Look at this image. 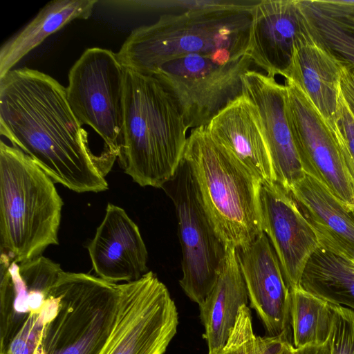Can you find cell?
<instances>
[{"mask_svg":"<svg viewBox=\"0 0 354 354\" xmlns=\"http://www.w3.org/2000/svg\"><path fill=\"white\" fill-rule=\"evenodd\" d=\"M0 133L55 183L77 193L108 189L116 158L92 152L66 88L51 76L24 67L0 78Z\"/></svg>","mask_w":354,"mask_h":354,"instance_id":"obj_1","label":"cell"},{"mask_svg":"<svg viewBox=\"0 0 354 354\" xmlns=\"http://www.w3.org/2000/svg\"><path fill=\"white\" fill-rule=\"evenodd\" d=\"M252 10L205 9L164 15L156 23L133 30L116 54L125 68L147 75L190 54L210 55L227 63L247 54Z\"/></svg>","mask_w":354,"mask_h":354,"instance_id":"obj_2","label":"cell"},{"mask_svg":"<svg viewBox=\"0 0 354 354\" xmlns=\"http://www.w3.org/2000/svg\"><path fill=\"white\" fill-rule=\"evenodd\" d=\"M124 171L142 187H162L183 158L188 127L172 95L154 75L125 68Z\"/></svg>","mask_w":354,"mask_h":354,"instance_id":"obj_3","label":"cell"},{"mask_svg":"<svg viewBox=\"0 0 354 354\" xmlns=\"http://www.w3.org/2000/svg\"><path fill=\"white\" fill-rule=\"evenodd\" d=\"M62 207L55 182L30 156L1 141V251L21 263L58 245Z\"/></svg>","mask_w":354,"mask_h":354,"instance_id":"obj_4","label":"cell"},{"mask_svg":"<svg viewBox=\"0 0 354 354\" xmlns=\"http://www.w3.org/2000/svg\"><path fill=\"white\" fill-rule=\"evenodd\" d=\"M183 156L192 169L210 220L227 247L245 248L263 233L261 183L214 141L205 127L192 130Z\"/></svg>","mask_w":354,"mask_h":354,"instance_id":"obj_5","label":"cell"},{"mask_svg":"<svg viewBox=\"0 0 354 354\" xmlns=\"http://www.w3.org/2000/svg\"><path fill=\"white\" fill-rule=\"evenodd\" d=\"M51 291L57 309L36 354H101L115 324L121 283L62 270Z\"/></svg>","mask_w":354,"mask_h":354,"instance_id":"obj_6","label":"cell"},{"mask_svg":"<svg viewBox=\"0 0 354 354\" xmlns=\"http://www.w3.org/2000/svg\"><path fill=\"white\" fill-rule=\"evenodd\" d=\"M162 188L171 198L177 216L183 252L179 283L187 297L199 305L216 283L227 247L210 220L192 169L183 156Z\"/></svg>","mask_w":354,"mask_h":354,"instance_id":"obj_7","label":"cell"},{"mask_svg":"<svg viewBox=\"0 0 354 354\" xmlns=\"http://www.w3.org/2000/svg\"><path fill=\"white\" fill-rule=\"evenodd\" d=\"M125 68L112 50L87 48L71 68L66 88L80 124L102 138L104 151L119 158L124 148Z\"/></svg>","mask_w":354,"mask_h":354,"instance_id":"obj_8","label":"cell"},{"mask_svg":"<svg viewBox=\"0 0 354 354\" xmlns=\"http://www.w3.org/2000/svg\"><path fill=\"white\" fill-rule=\"evenodd\" d=\"M252 63L248 54L227 63L210 55L190 54L162 64L154 76L171 93L192 130L207 126L243 95L241 78Z\"/></svg>","mask_w":354,"mask_h":354,"instance_id":"obj_9","label":"cell"},{"mask_svg":"<svg viewBox=\"0 0 354 354\" xmlns=\"http://www.w3.org/2000/svg\"><path fill=\"white\" fill-rule=\"evenodd\" d=\"M178 317L168 289L151 271L121 283L114 328L101 354H163Z\"/></svg>","mask_w":354,"mask_h":354,"instance_id":"obj_10","label":"cell"},{"mask_svg":"<svg viewBox=\"0 0 354 354\" xmlns=\"http://www.w3.org/2000/svg\"><path fill=\"white\" fill-rule=\"evenodd\" d=\"M285 85L287 118L305 172L353 210L354 178L335 130L297 85Z\"/></svg>","mask_w":354,"mask_h":354,"instance_id":"obj_11","label":"cell"},{"mask_svg":"<svg viewBox=\"0 0 354 354\" xmlns=\"http://www.w3.org/2000/svg\"><path fill=\"white\" fill-rule=\"evenodd\" d=\"M259 198L263 232L288 287H299L308 261L320 247L317 234L289 193L277 184H261Z\"/></svg>","mask_w":354,"mask_h":354,"instance_id":"obj_12","label":"cell"},{"mask_svg":"<svg viewBox=\"0 0 354 354\" xmlns=\"http://www.w3.org/2000/svg\"><path fill=\"white\" fill-rule=\"evenodd\" d=\"M243 94L256 106L271 160L274 182L288 192L306 174L286 114V85L249 70L242 76Z\"/></svg>","mask_w":354,"mask_h":354,"instance_id":"obj_13","label":"cell"},{"mask_svg":"<svg viewBox=\"0 0 354 354\" xmlns=\"http://www.w3.org/2000/svg\"><path fill=\"white\" fill-rule=\"evenodd\" d=\"M236 251L250 306L263 324L267 336L288 339L290 289L268 237L263 232Z\"/></svg>","mask_w":354,"mask_h":354,"instance_id":"obj_14","label":"cell"},{"mask_svg":"<svg viewBox=\"0 0 354 354\" xmlns=\"http://www.w3.org/2000/svg\"><path fill=\"white\" fill-rule=\"evenodd\" d=\"M305 28L299 0H259L252 10L247 54L268 76L286 78Z\"/></svg>","mask_w":354,"mask_h":354,"instance_id":"obj_15","label":"cell"},{"mask_svg":"<svg viewBox=\"0 0 354 354\" xmlns=\"http://www.w3.org/2000/svg\"><path fill=\"white\" fill-rule=\"evenodd\" d=\"M87 249L95 272L109 282H130L147 272L148 252L138 225L112 203Z\"/></svg>","mask_w":354,"mask_h":354,"instance_id":"obj_16","label":"cell"},{"mask_svg":"<svg viewBox=\"0 0 354 354\" xmlns=\"http://www.w3.org/2000/svg\"><path fill=\"white\" fill-rule=\"evenodd\" d=\"M205 129L261 184L274 183L271 160L259 114L254 103L241 95L215 115Z\"/></svg>","mask_w":354,"mask_h":354,"instance_id":"obj_17","label":"cell"},{"mask_svg":"<svg viewBox=\"0 0 354 354\" xmlns=\"http://www.w3.org/2000/svg\"><path fill=\"white\" fill-rule=\"evenodd\" d=\"M288 193L315 230L320 247L354 259V211L306 173Z\"/></svg>","mask_w":354,"mask_h":354,"instance_id":"obj_18","label":"cell"},{"mask_svg":"<svg viewBox=\"0 0 354 354\" xmlns=\"http://www.w3.org/2000/svg\"><path fill=\"white\" fill-rule=\"evenodd\" d=\"M344 68V63L315 39L306 26L295 46L286 80L297 85L321 115L331 122L337 109Z\"/></svg>","mask_w":354,"mask_h":354,"instance_id":"obj_19","label":"cell"},{"mask_svg":"<svg viewBox=\"0 0 354 354\" xmlns=\"http://www.w3.org/2000/svg\"><path fill=\"white\" fill-rule=\"evenodd\" d=\"M248 294L236 249L227 247L222 270L213 288L199 304L208 354L218 353L226 344L239 312L247 305Z\"/></svg>","mask_w":354,"mask_h":354,"instance_id":"obj_20","label":"cell"},{"mask_svg":"<svg viewBox=\"0 0 354 354\" xmlns=\"http://www.w3.org/2000/svg\"><path fill=\"white\" fill-rule=\"evenodd\" d=\"M96 3V0H55L48 3L1 46L0 78L48 36L75 19L88 18Z\"/></svg>","mask_w":354,"mask_h":354,"instance_id":"obj_21","label":"cell"},{"mask_svg":"<svg viewBox=\"0 0 354 354\" xmlns=\"http://www.w3.org/2000/svg\"><path fill=\"white\" fill-rule=\"evenodd\" d=\"M300 286L331 304L354 310V263L322 247L308 261Z\"/></svg>","mask_w":354,"mask_h":354,"instance_id":"obj_22","label":"cell"},{"mask_svg":"<svg viewBox=\"0 0 354 354\" xmlns=\"http://www.w3.org/2000/svg\"><path fill=\"white\" fill-rule=\"evenodd\" d=\"M290 318L295 348L328 341L333 324L331 304L301 286L290 289Z\"/></svg>","mask_w":354,"mask_h":354,"instance_id":"obj_23","label":"cell"},{"mask_svg":"<svg viewBox=\"0 0 354 354\" xmlns=\"http://www.w3.org/2000/svg\"><path fill=\"white\" fill-rule=\"evenodd\" d=\"M306 26L313 37L342 62L354 68V30L315 6L299 0Z\"/></svg>","mask_w":354,"mask_h":354,"instance_id":"obj_24","label":"cell"},{"mask_svg":"<svg viewBox=\"0 0 354 354\" xmlns=\"http://www.w3.org/2000/svg\"><path fill=\"white\" fill-rule=\"evenodd\" d=\"M57 309V301L50 291L43 308L30 311L6 348L0 354H36L41 342L46 323Z\"/></svg>","mask_w":354,"mask_h":354,"instance_id":"obj_25","label":"cell"},{"mask_svg":"<svg viewBox=\"0 0 354 354\" xmlns=\"http://www.w3.org/2000/svg\"><path fill=\"white\" fill-rule=\"evenodd\" d=\"M331 305L333 318L329 337L330 354H354V310Z\"/></svg>","mask_w":354,"mask_h":354,"instance_id":"obj_26","label":"cell"},{"mask_svg":"<svg viewBox=\"0 0 354 354\" xmlns=\"http://www.w3.org/2000/svg\"><path fill=\"white\" fill-rule=\"evenodd\" d=\"M252 316L247 305L238 314L234 329L224 347L216 354H254L257 344Z\"/></svg>","mask_w":354,"mask_h":354,"instance_id":"obj_27","label":"cell"},{"mask_svg":"<svg viewBox=\"0 0 354 354\" xmlns=\"http://www.w3.org/2000/svg\"><path fill=\"white\" fill-rule=\"evenodd\" d=\"M328 122L336 133L345 160L354 178V117L342 93L339 97L335 116L333 121Z\"/></svg>","mask_w":354,"mask_h":354,"instance_id":"obj_28","label":"cell"},{"mask_svg":"<svg viewBox=\"0 0 354 354\" xmlns=\"http://www.w3.org/2000/svg\"><path fill=\"white\" fill-rule=\"evenodd\" d=\"M293 345L283 337L258 336L254 354H293Z\"/></svg>","mask_w":354,"mask_h":354,"instance_id":"obj_29","label":"cell"},{"mask_svg":"<svg viewBox=\"0 0 354 354\" xmlns=\"http://www.w3.org/2000/svg\"><path fill=\"white\" fill-rule=\"evenodd\" d=\"M340 91L354 117V68L347 64H344L341 77Z\"/></svg>","mask_w":354,"mask_h":354,"instance_id":"obj_30","label":"cell"},{"mask_svg":"<svg viewBox=\"0 0 354 354\" xmlns=\"http://www.w3.org/2000/svg\"><path fill=\"white\" fill-rule=\"evenodd\" d=\"M311 2L318 9L322 12L342 21L354 30V12L344 10H340L321 3H318L311 0Z\"/></svg>","mask_w":354,"mask_h":354,"instance_id":"obj_31","label":"cell"},{"mask_svg":"<svg viewBox=\"0 0 354 354\" xmlns=\"http://www.w3.org/2000/svg\"><path fill=\"white\" fill-rule=\"evenodd\" d=\"M293 354H330L329 339L324 344L317 346H308L293 348Z\"/></svg>","mask_w":354,"mask_h":354,"instance_id":"obj_32","label":"cell"},{"mask_svg":"<svg viewBox=\"0 0 354 354\" xmlns=\"http://www.w3.org/2000/svg\"><path fill=\"white\" fill-rule=\"evenodd\" d=\"M351 261H352V262H353V263H354V259H353V260H351Z\"/></svg>","mask_w":354,"mask_h":354,"instance_id":"obj_33","label":"cell"},{"mask_svg":"<svg viewBox=\"0 0 354 354\" xmlns=\"http://www.w3.org/2000/svg\"><path fill=\"white\" fill-rule=\"evenodd\" d=\"M353 211H354V209H353Z\"/></svg>","mask_w":354,"mask_h":354,"instance_id":"obj_34","label":"cell"}]
</instances>
